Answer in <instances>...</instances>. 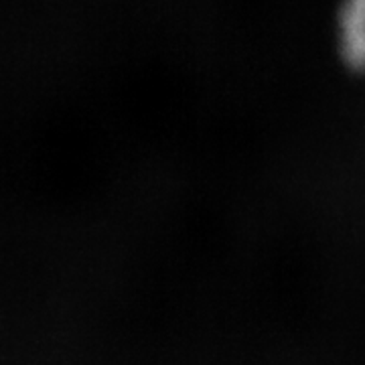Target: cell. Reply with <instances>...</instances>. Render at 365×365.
Returning a JSON list of instances; mask_svg holds the SVG:
<instances>
[{
    "label": "cell",
    "instance_id": "obj_1",
    "mask_svg": "<svg viewBox=\"0 0 365 365\" xmlns=\"http://www.w3.org/2000/svg\"><path fill=\"white\" fill-rule=\"evenodd\" d=\"M339 43L345 61L355 69H365V0H343Z\"/></svg>",
    "mask_w": 365,
    "mask_h": 365
}]
</instances>
